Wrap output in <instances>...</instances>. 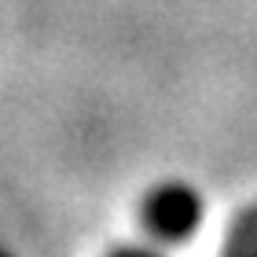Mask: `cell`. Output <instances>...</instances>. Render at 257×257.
<instances>
[{
  "label": "cell",
  "instance_id": "cell-1",
  "mask_svg": "<svg viewBox=\"0 0 257 257\" xmlns=\"http://www.w3.org/2000/svg\"><path fill=\"white\" fill-rule=\"evenodd\" d=\"M202 213L206 198L188 180H162L144 195V224L166 242L188 239L202 224Z\"/></svg>",
  "mask_w": 257,
  "mask_h": 257
},
{
  "label": "cell",
  "instance_id": "cell-2",
  "mask_svg": "<svg viewBox=\"0 0 257 257\" xmlns=\"http://www.w3.org/2000/svg\"><path fill=\"white\" fill-rule=\"evenodd\" d=\"M220 257H257V202L242 206L228 224Z\"/></svg>",
  "mask_w": 257,
  "mask_h": 257
},
{
  "label": "cell",
  "instance_id": "cell-3",
  "mask_svg": "<svg viewBox=\"0 0 257 257\" xmlns=\"http://www.w3.org/2000/svg\"><path fill=\"white\" fill-rule=\"evenodd\" d=\"M107 257H166V253H162V250H155V246H136V242H128V246L110 250Z\"/></svg>",
  "mask_w": 257,
  "mask_h": 257
}]
</instances>
